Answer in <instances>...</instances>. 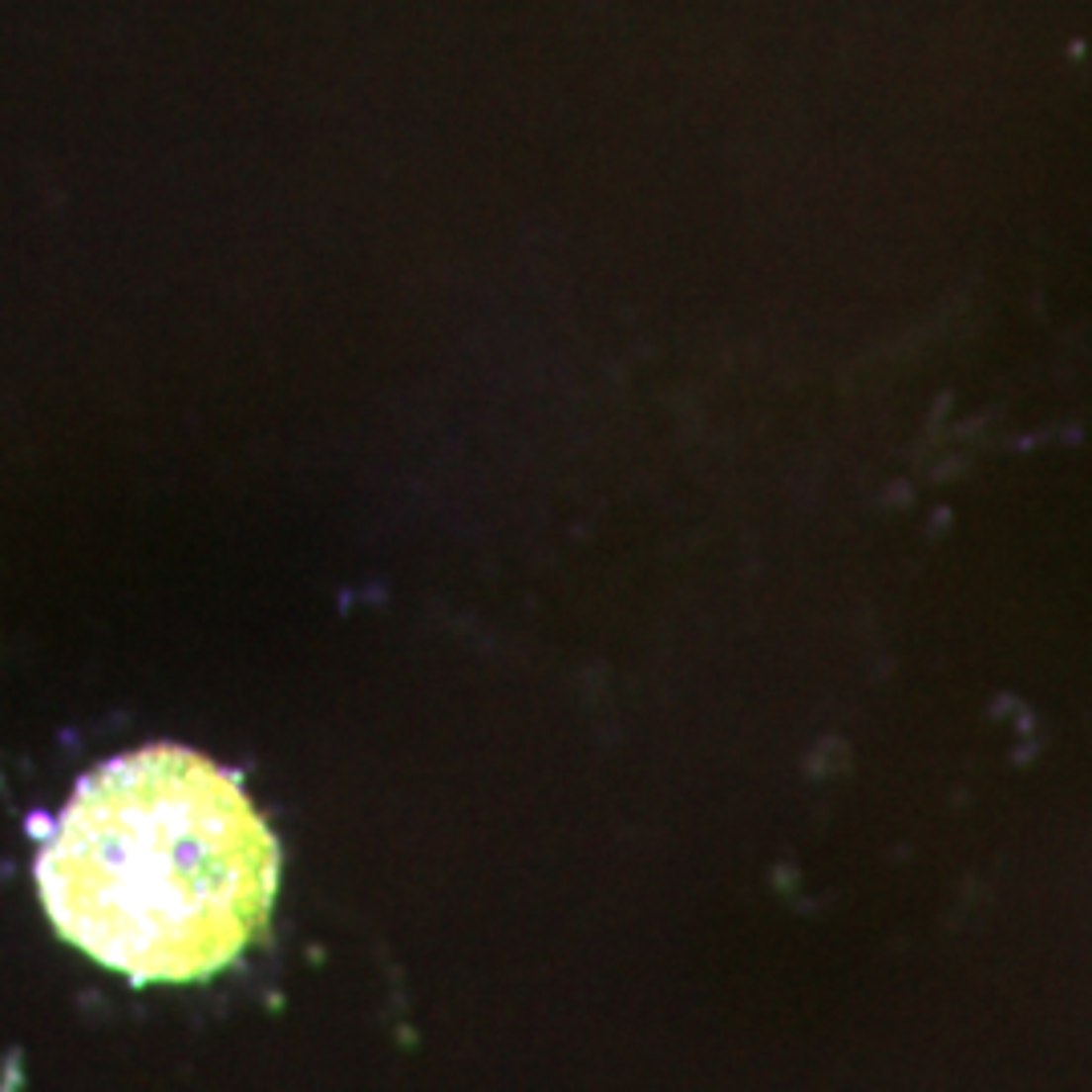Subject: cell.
Segmentation results:
<instances>
[{
    "label": "cell",
    "mask_w": 1092,
    "mask_h": 1092,
    "mask_svg": "<svg viewBox=\"0 0 1092 1092\" xmlns=\"http://www.w3.org/2000/svg\"><path fill=\"white\" fill-rule=\"evenodd\" d=\"M276 842L243 789L187 749L85 777L37 862L53 927L130 979H203L263 927Z\"/></svg>",
    "instance_id": "6da1fadb"
}]
</instances>
